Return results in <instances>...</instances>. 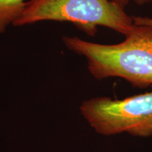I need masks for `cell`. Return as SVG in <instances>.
<instances>
[{"mask_svg": "<svg viewBox=\"0 0 152 152\" xmlns=\"http://www.w3.org/2000/svg\"><path fill=\"white\" fill-rule=\"evenodd\" d=\"M45 20L72 23L90 36L96 35L99 26L125 36L134 28L132 17L112 0H29L14 26Z\"/></svg>", "mask_w": 152, "mask_h": 152, "instance_id": "cell-2", "label": "cell"}, {"mask_svg": "<svg viewBox=\"0 0 152 152\" xmlns=\"http://www.w3.org/2000/svg\"><path fill=\"white\" fill-rule=\"evenodd\" d=\"M26 7L24 0H0V34L10 24L14 26Z\"/></svg>", "mask_w": 152, "mask_h": 152, "instance_id": "cell-4", "label": "cell"}, {"mask_svg": "<svg viewBox=\"0 0 152 152\" xmlns=\"http://www.w3.org/2000/svg\"><path fill=\"white\" fill-rule=\"evenodd\" d=\"M112 1H114L115 4H117L120 6L121 7L125 9V7L128 5L130 0H112Z\"/></svg>", "mask_w": 152, "mask_h": 152, "instance_id": "cell-6", "label": "cell"}, {"mask_svg": "<svg viewBox=\"0 0 152 152\" xmlns=\"http://www.w3.org/2000/svg\"><path fill=\"white\" fill-rule=\"evenodd\" d=\"M137 4L144 5L148 3H152V0H133Z\"/></svg>", "mask_w": 152, "mask_h": 152, "instance_id": "cell-7", "label": "cell"}, {"mask_svg": "<svg viewBox=\"0 0 152 152\" xmlns=\"http://www.w3.org/2000/svg\"><path fill=\"white\" fill-rule=\"evenodd\" d=\"M133 23L136 26H152V18L148 16H132Z\"/></svg>", "mask_w": 152, "mask_h": 152, "instance_id": "cell-5", "label": "cell"}, {"mask_svg": "<svg viewBox=\"0 0 152 152\" xmlns=\"http://www.w3.org/2000/svg\"><path fill=\"white\" fill-rule=\"evenodd\" d=\"M80 111L103 135L127 132L135 137L152 136V91L123 99L93 98L83 102Z\"/></svg>", "mask_w": 152, "mask_h": 152, "instance_id": "cell-3", "label": "cell"}, {"mask_svg": "<svg viewBox=\"0 0 152 152\" xmlns=\"http://www.w3.org/2000/svg\"><path fill=\"white\" fill-rule=\"evenodd\" d=\"M151 4H152V3H151Z\"/></svg>", "mask_w": 152, "mask_h": 152, "instance_id": "cell-8", "label": "cell"}, {"mask_svg": "<svg viewBox=\"0 0 152 152\" xmlns=\"http://www.w3.org/2000/svg\"><path fill=\"white\" fill-rule=\"evenodd\" d=\"M122 42L102 45L77 37H64V45L85 56L96 79L121 77L132 86H152V26H136Z\"/></svg>", "mask_w": 152, "mask_h": 152, "instance_id": "cell-1", "label": "cell"}]
</instances>
